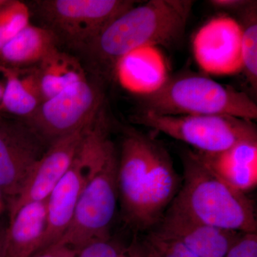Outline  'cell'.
I'll return each instance as SVG.
<instances>
[{"mask_svg":"<svg viewBox=\"0 0 257 257\" xmlns=\"http://www.w3.org/2000/svg\"><path fill=\"white\" fill-rule=\"evenodd\" d=\"M117 185L124 221L135 231H144L162 220L181 184L167 150L133 132L121 143Z\"/></svg>","mask_w":257,"mask_h":257,"instance_id":"obj_1","label":"cell"},{"mask_svg":"<svg viewBox=\"0 0 257 257\" xmlns=\"http://www.w3.org/2000/svg\"><path fill=\"white\" fill-rule=\"evenodd\" d=\"M194 1L150 0L107 24L83 47L98 74L110 77L120 61L145 47H172L183 39Z\"/></svg>","mask_w":257,"mask_h":257,"instance_id":"obj_2","label":"cell"},{"mask_svg":"<svg viewBox=\"0 0 257 257\" xmlns=\"http://www.w3.org/2000/svg\"><path fill=\"white\" fill-rule=\"evenodd\" d=\"M184 177L166 212L239 233L257 231L254 205L246 194L228 185L194 152L182 155Z\"/></svg>","mask_w":257,"mask_h":257,"instance_id":"obj_3","label":"cell"},{"mask_svg":"<svg viewBox=\"0 0 257 257\" xmlns=\"http://www.w3.org/2000/svg\"><path fill=\"white\" fill-rule=\"evenodd\" d=\"M143 111L160 115H226L254 121L257 106L247 94L206 76L169 77L155 92L140 96Z\"/></svg>","mask_w":257,"mask_h":257,"instance_id":"obj_4","label":"cell"},{"mask_svg":"<svg viewBox=\"0 0 257 257\" xmlns=\"http://www.w3.org/2000/svg\"><path fill=\"white\" fill-rule=\"evenodd\" d=\"M113 147L101 111L86 132L69 170L47 199V227L42 251L57 243L65 232L83 190Z\"/></svg>","mask_w":257,"mask_h":257,"instance_id":"obj_5","label":"cell"},{"mask_svg":"<svg viewBox=\"0 0 257 257\" xmlns=\"http://www.w3.org/2000/svg\"><path fill=\"white\" fill-rule=\"evenodd\" d=\"M118 156L112 147L79 197L68 228L57 243L79 252L89 243L110 239L118 195Z\"/></svg>","mask_w":257,"mask_h":257,"instance_id":"obj_6","label":"cell"},{"mask_svg":"<svg viewBox=\"0 0 257 257\" xmlns=\"http://www.w3.org/2000/svg\"><path fill=\"white\" fill-rule=\"evenodd\" d=\"M134 120L190 145L199 153H218L241 142L257 140L253 121L226 115L172 116L142 111Z\"/></svg>","mask_w":257,"mask_h":257,"instance_id":"obj_7","label":"cell"},{"mask_svg":"<svg viewBox=\"0 0 257 257\" xmlns=\"http://www.w3.org/2000/svg\"><path fill=\"white\" fill-rule=\"evenodd\" d=\"M136 5L130 0H42L37 9L56 37L83 48L116 17Z\"/></svg>","mask_w":257,"mask_h":257,"instance_id":"obj_8","label":"cell"},{"mask_svg":"<svg viewBox=\"0 0 257 257\" xmlns=\"http://www.w3.org/2000/svg\"><path fill=\"white\" fill-rule=\"evenodd\" d=\"M101 105L99 89L87 78L44 101L26 123L50 144L90 124Z\"/></svg>","mask_w":257,"mask_h":257,"instance_id":"obj_9","label":"cell"},{"mask_svg":"<svg viewBox=\"0 0 257 257\" xmlns=\"http://www.w3.org/2000/svg\"><path fill=\"white\" fill-rule=\"evenodd\" d=\"M50 145L26 122L0 124V192L8 203Z\"/></svg>","mask_w":257,"mask_h":257,"instance_id":"obj_10","label":"cell"},{"mask_svg":"<svg viewBox=\"0 0 257 257\" xmlns=\"http://www.w3.org/2000/svg\"><path fill=\"white\" fill-rule=\"evenodd\" d=\"M92 123L51 143L32 169L21 190L9 202L10 218L28 203L48 199L72 165L84 135Z\"/></svg>","mask_w":257,"mask_h":257,"instance_id":"obj_11","label":"cell"},{"mask_svg":"<svg viewBox=\"0 0 257 257\" xmlns=\"http://www.w3.org/2000/svg\"><path fill=\"white\" fill-rule=\"evenodd\" d=\"M241 29L227 16L209 20L193 40L194 58L204 72L212 75H231L242 70Z\"/></svg>","mask_w":257,"mask_h":257,"instance_id":"obj_12","label":"cell"},{"mask_svg":"<svg viewBox=\"0 0 257 257\" xmlns=\"http://www.w3.org/2000/svg\"><path fill=\"white\" fill-rule=\"evenodd\" d=\"M150 234L180 243L199 257H224L243 233L219 229L166 212Z\"/></svg>","mask_w":257,"mask_h":257,"instance_id":"obj_13","label":"cell"},{"mask_svg":"<svg viewBox=\"0 0 257 257\" xmlns=\"http://www.w3.org/2000/svg\"><path fill=\"white\" fill-rule=\"evenodd\" d=\"M47 220V200L20 208L0 237V257H32L41 251Z\"/></svg>","mask_w":257,"mask_h":257,"instance_id":"obj_14","label":"cell"},{"mask_svg":"<svg viewBox=\"0 0 257 257\" xmlns=\"http://www.w3.org/2000/svg\"><path fill=\"white\" fill-rule=\"evenodd\" d=\"M198 156L233 189L246 194L257 186V140L236 144L214 154L196 152Z\"/></svg>","mask_w":257,"mask_h":257,"instance_id":"obj_15","label":"cell"},{"mask_svg":"<svg viewBox=\"0 0 257 257\" xmlns=\"http://www.w3.org/2000/svg\"><path fill=\"white\" fill-rule=\"evenodd\" d=\"M2 69L5 88L0 109L27 121L43 102L38 67L2 66Z\"/></svg>","mask_w":257,"mask_h":257,"instance_id":"obj_16","label":"cell"},{"mask_svg":"<svg viewBox=\"0 0 257 257\" xmlns=\"http://www.w3.org/2000/svg\"><path fill=\"white\" fill-rule=\"evenodd\" d=\"M58 42L48 29L29 24L0 50V65L18 68L36 66L58 48Z\"/></svg>","mask_w":257,"mask_h":257,"instance_id":"obj_17","label":"cell"},{"mask_svg":"<svg viewBox=\"0 0 257 257\" xmlns=\"http://www.w3.org/2000/svg\"><path fill=\"white\" fill-rule=\"evenodd\" d=\"M124 69L130 86L140 95H146L160 89L169 78L163 56L157 47H145L124 57L116 67Z\"/></svg>","mask_w":257,"mask_h":257,"instance_id":"obj_18","label":"cell"},{"mask_svg":"<svg viewBox=\"0 0 257 257\" xmlns=\"http://www.w3.org/2000/svg\"><path fill=\"white\" fill-rule=\"evenodd\" d=\"M43 101L74 83L87 79L78 60L58 48L52 51L37 64Z\"/></svg>","mask_w":257,"mask_h":257,"instance_id":"obj_19","label":"cell"},{"mask_svg":"<svg viewBox=\"0 0 257 257\" xmlns=\"http://www.w3.org/2000/svg\"><path fill=\"white\" fill-rule=\"evenodd\" d=\"M242 72L253 91L257 89V3L251 1L239 13Z\"/></svg>","mask_w":257,"mask_h":257,"instance_id":"obj_20","label":"cell"},{"mask_svg":"<svg viewBox=\"0 0 257 257\" xmlns=\"http://www.w3.org/2000/svg\"><path fill=\"white\" fill-rule=\"evenodd\" d=\"M30 9L18 0H6L0 7V50L30 24Z\"/></svg>","mask_w":257,"mask_h":257,"instance_id":"obj_21","label":"cell"},{"mask_svg":"<svg viewBox=\"0 0 257 257\" xmlns=\"http://www.w3.org/2000/svg\"><path fill=\"white\" fill-rule=\"evenodd\" d=\"M147 240L149 248L160 257H199L180 243L161 239L150 233Z\"/></svg>","mask_w":257,"mask_h":257,"instance_id":"obj_22","label":"cell"},{"mask_svg":"<svg viewBox=\"0 0 257 257\" xmlns=\"http://www.w3.org/2000/svg\"><path fill=\"white\" fill-rule=\"evenodd\" d=\"M123 249L111 239L89 243L77 253V257H120Z\"/></svg>","mask_w":257,"mask_h":257,"instance_id":"obj_23","label":"cell"},{"mask_svg":"<svg viewBox=\"0 0 257 257\" xmlns=\"http://www.w3.org/2000/svg\"><path fill=\"white\" fill-rule=\"evenodd\" d=\"M224 257H257V233H243Z\"/></svg>","mask_w":257,"mask_h":257,"instance_id":"obj_24","label":"cell"},{"mask_svg":"<svg viewBox=\"0 0 257 257\" xmlns=\"http://www.w3.org/2000/svg\"><path fill=\"white\" fill-rule=\"evenodd\" d=\"M77 251L67 245H51L32 257H77Z\"/></svg>","mask_w":257,"mask_h":257,"instance_id":"obj_25","label":"cell"},{"mask_svg":"<svg viewBox=\"0 0 257 257\" xmlns=\"http://www.w3.org/2000/svg\"><path fill=\"white\" fill-rule=\"evenodd\" d=\"M250 2L248 0H211L209 3L215 9L239 13Z\"/></svg>","mask_w":257,"mask_h":257,"instance_id":"obj_26","label":"cell"},{"mask_svg":"<svg viewBox=\"0 0 257 257\" xmlns=\"http://www.w3.org/2000/svg\"><path fill=\"white\" fill-rule=\"evenodd\" d=\"M120 257H144V251L138 242L134 241L130 247L123 249Z\"/></svg>","mask_w":257,"mask_h":257,"instance_id":"obj_27","label":"cell"},{"mask_svg":"<svg viewBox=\"0 0 257 257\" xmlns=\"http://www.w3.org/2000/svg\"><path fill=\"white\" fill-rule=\"evenodd\" d=\"M5 88V80L3 73V69L0 65V107H1L2 101H3V94H4Z\"/></svg>","mask_w":257,"mask_h":257,"instance_id":"obj_28","label":"cell"},{"mask_svg":"<svg viewBox=\"0 0 257 257\" xmlns=\"http://www.w3.org/2000/svg\"><path fill=\"white\" fill-rule=\"evenodd\" d=\"M4 197L3 194L0 192V214L3 212V209H4Z\"/></svg>","mask_w":257,"mask_h":257,"instance_id":"obj_29","label":"cell"},{"mask_svg":"<svg viewBox=\"0 0 257 257\" xmlns=\"http://www.w3.org/2000/svg\"><path fill=\"white\" fill-rule=\"evenodd\" d=\"M2 122H3V119H2V118L0 117V124H1Z\"/></svg>","mask_w":257,"mask_h":257,"instance_id":"obj_30","label":"cell"}]
</instances>
